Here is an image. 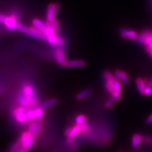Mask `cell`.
Segmentation results:
<instances>
[{"instance_id":"obj_15","label":"cell","mask_w":152,"mask_h":152,"mask_svg":"<svg viewBox=\"0 0 152 152\" xmlns=\"http://www.w3.org/2000/svg\"><path fill=\"white\" fill-rule=\"evenodd\" d=\"M92 93V91L91 89H86V90H84L82 92L79 93L77 96V99L78 100H81L84 99V98H87Z\"/></svg>"},{"instance_id":"obj_10","label":"cell","mask_w":152,"mask_h":152,"mask_svg":"<svg viewBox=\"0 0 152 152\" xmlns=\"http://www.w3.org/2000/svg\"><path fill=\"white\" fill-rule=\"evenodd\" d=\"M120 36L124 39H136L138 38V35L135 31L122 28L120 30Z\"/></svg>"},{"instance_id":"obj_19","label":"cell","mask_w":152,"mask_h":152,"mask_svg":"<svg viewBox=\"0 0 152 152\" xmlns=\"http://www.w3.org/2000/svg\"><path fill=\"white\" fill-rule=\"evenodd\" d=\"M142 141L143 144L146 146H151L152 145V136L149 135H146L143 136Z\"/></svg>"},{"instance_id":"obj_25","label":"cell","mask_w":152,"mask_h":152,"mask_svg":"<svg viewBox=\"0 0 152 152\" xmlns=\"http://www.w3.org/2000/svg\"><path fill=\"white\" fill-rule=\"evenodd\" d=\"M113 84V86L114 89H115L116 91H121L122 90V86H121V84L120 83L119 80H117V79H115L114 81L112 82Z\"/></svg>"},{"instance_id":"obj_13","label":"cell","mask_w":152,"mask_h":152,"mask_svg":"<svg viewBox=\"0 0 152 152\" xmlns=\"http://www.w3.org/2000/svg\"><path fill=\"white\" fill-rule=\"evenodd\" d=\"M143 136L140 133H136L132 136V146L134 149H137L140 147L142 142Z\"/></svg>"},{"instance_id":"obj_14","label":"cell","mask_w":152,"mask_h":152,"mask_svg":"<svg viewBox=\"0 0 152 152\" xmlns=\"http://www.w3.org/2000/svg\"><path fill=\"white\" fill-rule=\"evenodd\" d=\"M33 25L35 26V28H37L39 30H41L42 31V33H44V30H46L47 28V24L46 22H44L41 20H40L39 19H34L32 21Z\"/></svg>"},{"instance_id":"obj_20","label":"cell","mask_w":152,"mask_h":152,"mask_svg":"<svg viewBox=\"0 0 152 152\" xmlns=\"http://www.w3.org/2000/svg\"><path fill=\"white\" fill-rule=\"evenodd\" d=\"M87 118L84 115H79L75 118V123L76 124H83L86 123Z\"/></svg>"},{"instance_id":"obj_3","label":"cell","mask_w":152,"mask_h":152,"mask_svg":"<svg viewBox=\"0 0 152 152\" xmlns=\"http://www.w3.org/2000/svg\"><path fill=\"white\" fill-rule=\"evenodd\" d=\"M53 56L57 64L62 67H66L67 56L66 51L64 46H56L52 51Z\"/></svg>"},{"instance_id":"obj_11","label":"cell","mask_w":152,"mask_h":152,"mask_svg":"<svg viewBox=\"0 0 152 152\" xmlns=\"http://www.w3.org/2000/svg\"><path fill=\"white\" fill-rule=\"evenodd\" d=\"M136 86L140 93L142 95H145V90L146 87L148 86V81L146 79H142L141 77L138 78L136 80Z\"/></svg>"},{"instance_id":"obj_22","label":"cell","mask_w":152,"mask_h":152,"mask_svg":"<svg viewBox=\"0 0 152 152\" xmlns=\"http://www.w3.org/2000/svg\"><path fill=\"white\" fill-rule=\"evenodd\" d=\"M66 41L64 38H62L61 35L57 34L56 38V46H65Z\"/></svg>"},{"instance_id":"obj_28","label":"cell","mask_w":152,"mask_h":152,"mask_svg":"<svg viewBox=\"0 0 152 152\" xmlns=\"http://www.w3.org/2000/svg\"><path fill=\"white\" fill-rule=\"evenodd\" d=\"M121 80L125 84H127L129 83L128 75L126 72H123V71H122L121 72Z\"/></svg>"},{"instance_id":"obj_18","label":"cell","mask_w":152,"mask_h":152,"mask_svg":"<svg viewBox=\"0 0 152 152\" xmlns=\"http://www.w3.org/2000/svg\"><path fill=\"white\" fill-rule=\"evenodd\" d=\"M43 109L42 108H38L34 110V116H35V119H37L38 120H41V119L43 117Z\"/></svg>"},{"instance_id":"obj_23","label":"cell","mask_w":152,"mask_h":152,"mask_svg":"<svg viewBox=\"0 0 152 152\" xmlns=\"http://www.w3.org/2000/svg\"><path fill=\"white\" fill-rule=\"evenodd\" d=\"M116 101H117V100H116L114 97L112 96L106 102V104H105V107L106 109H109L111 108V106L114 105Z\"/></svg>"},{"instance_id":"obj_8","label":"cell","mask_w":152,"mask_h":152,"mask_svg":"<svg viewBox=\"0 0 152 152\" xmlns=\"http://www.w3.org/2000/svg\"><path fill=\"white\" fill-rule=\"evenodd\" d=\"M13 115L15 117L16 121L20 124L25 123L28 121L26 115V110L24 106H19L16 108L13 111Z\"/></svg>"},{"instance_id":"obj_17","label":"cell","mask_w":152,"mask_h":152,"mask_svg":"<svg viewBox=\"0 0 152 152\" xmlns=\"http://www.w3.org/2000/svg\"><path fill=\"white\" fill-rule=\"evenodd\" d=\"M17 100L21 106H24V107H25V108L26 107H28L29 106H30L28 101L27 100L25 97L24 95H20L18 96Z\"/></svg>"},{"instance_id":"obj_21","label":"cell","mask_w":152,"mask_h":152,"mask_svg":"<svg viewBox=\"0 0 152 152\" xmlns=\"http://www.w3.org/2000/svg\"><path fill=\"white\" fill-rule=\"evenodd\" d=\"M26 115H27V118H28V122H33L35 119L34 110L29 109V110L26 111Z\"/></svg>"},{"instance_id":"obj_29","label":"cell","mask_w":152,"mask_h":152,"mask_svg":"<svg viewBox=\"0 0 152 152\" xmlns=\"http://www.w3.org/2000/svg\"><path fill=\"white\" fill-rule=\"evenodd\" d=\"M152 95V88L147 86L145 88V95L144 96H150Z\"/></svg>"},{"instance_id":"obj_31","label":"cell","mask_w":152,"mask_h":152,"mask_svg":"<svg viewBox=\"0 0 152 152\" xmlns=\"http://www.w3.org/2000/svg\"><path fill=\"white\" fill-rule=\"evenodd\" d=\"M6 18L7 17L5 15H4L1 13H0V24H4V21L6 20Z\"/></svg>"},{"instance_id":"obj_9","label":"cell","mask_w":152,"mask_h":152,"mask_svg":"<svg viewBox=\"0 0 152 152\" xmlns=\"http://www.w3.org/2000/svg\"><path fill=\"white\" fill-rule=\"evenodd\" d=\"M19 24L18 21V17L16 14H12L9 17H7L4 21V25L9 31H14L17 30L18 24Z\"/></svg>"},{"instance_id":"obj_33","label":"cell","mask_w":152,"mask_h":152,"mask_svg":"<svg viewBox=\"0 0 152 152\" xmlns=\"http://www.w3.org/2000/svg\"><path fill=\"white\" fill-rule=\"evenodd\" d=\"M148 86L152 88V76L148 80Z\"/></svg>"},{"instance_id":"obj_16","label":"cell","mask_w":152,"mask_h":152,"mask_svg":"<svg viewBox=\"0 0 152 152\" xmlns=\"http://www.w3.org/2000/svg\"><path fill=\"white\" fill-rule=\"evenodd\" d=\"M56 103H57V100L55 99V98H52V99L49 100L44 102V104H43L42 108L43 109H48V108H49V107L52 106L53 105H55Z\"/></svg>"},{"instance_id":"obj_24","label":"cell","mask_w":152,"mask_h":152,"mask_svg":"<svg viewBox=\"0 0 152 152\" xmlns=\"http://www.w3.org/2000/svg\"><path fill=\"white\" fill-rule=\"evenodd\" d=\"M50 23L51 24L52 27L53 28V29H55V30L56 31V33H57V34H59V30H60L59 22L56 19H55L54 21H53L52 22H50Z\"/></svg>"},{"instance_id":"obj_26","label":"cell","mask_w":152,"mask_h":152,"mask_svg":"<svg viewBox=\"0 0 152 152\" xmlns=\"http://www.w3.org/2000/svg\"><path fill=\"white\" fill-rule=\"evenodd\" d=\"M41 120H38L35 122V136H38L40 132H41Z\"/></svg>"},{"instance_id":"obj_4","label":"cell","mask_w":152,"mask_h":152,"mask_svg":"<svg viewBox=\"0 0 152 152\" xmlns=\"http://www.w3.org/2000/svg\"><path fill=\"white\" fill-rule=\"evenodd\" d=\"M17 30H19V32L25 34L27 35H29L30 37L33 38L35 39H41L43 40L44 41H48L47 37L46 36V35L43 33H36L34 32L32 30L30 29V28L28 27H26L25 25L22 24H19L17 25Z\"/></svg>"},{"instance_id":"obj_30","label":"cell","mask_w":152,"mask_h":152,"mask_svg":"<svg viewBox=\"0 0 152 152\" xmlns=\"http://www.w3.org/2000/svg\"><path fill=\"white\" fill-rule=\"evenodd\" d=\"M121 72H122V71H120V70L116 71L115 74V78L116 79L118 80H121Z\"/></svg>"},{"instance_id":"obj_12","label":"cell","mask_w":152,"mask_h":152,"mask_svg":"<svg viewBox=\"0 0 152 152\" xmlns=\"http://www.w3.org/2000/svg\"><path fill=\"white\" fill-rule=\"evenodd\" d=\"M86 65V62L81 60H74L67 61L66 67L70 68H81Z\"/></svg>"},{"instance_id":"obj_1","label":"cell","mask_w":152,"mask_h":152,"mask_svg":"<svg viewBox=\"0 0 152 152\" xmlns=\"http://www.w3.org/2000/svg\"><path fill=\"white\" fill-rule=\"evenodd\" d=\"M22 92H23V95L28 101L29 105L32 106L33 108L34 107L38 108L39 104L35 97V89L33 85L29 83H25L22 86Z\"/></svg>"},{"instance_id":"obj_7","label":"cell","mask_w":152,"mask_h":152,"mask_svg":"<svg viewBox=\"0 0 152 152\" xmlns=\"http://www.w3.org/2000/svg\"><path fill=\"white\" fill-rule=\"evenodd\" d=\"M60 8V4L57 3H51L48 4L46 12L47 22H52L56 19V16Z\"/></svg>"},{"instance_id":"obj_32","label":"cell","mask_w":152,"mask_h":152,"mask_svg":"<svg viewBox=\"0 0 152 152\" xmlns=\"http://www.w3.org/2000/svg\"><path fill=\"white\" fill-rule=\"evenodd\" d=\"M146 124L147 125H150L152 124V114L148 116V117L146 119Z\"/></svg>"},{"instance_id":"obj_5","label":"cell","mask_w":152,"mask_h":152,"mask_svg":"<svg viewBox=\"0 0 152 152\" xmlns=\"http://www.w3.org/2000/svg\"><path fill=\"white\" fill-rule=\"evenodd\" d=\"M19 140L22 148L28 150L32 148L35 143V136L29 131L24 132L22 134Z\"/></svg>"},{"instance_id":"obj_27","label":"cell","mask_w":152,"mask_h":152,"mask_svg":"<svg viewBox=\"0 0 152 152\" xmlns=\"http://www.w3.org/2000/svg\"><path fill=\"white\" fill-rule=\"evenodd\" d=\"M28 131L35 136V122H30V124L29 125V127Z\"/></svg>"},{"instance_id":"obj_34","label":"cell","mask_w":152,"mask_h":152,"mask_svg":"<svg viewBox=\"0 0 152 152\" xmlns=\"http://www.w3.org/2000/svg\"><path fill=\"white\" fill-rule=\"evenodd\" d=\"M18 152H28V150H26V149H25V148H22Z\"/></svg>"},{"instance_id":"obj_6","label":"cell","mask_w":152,"mask_h":152,"mask_svg":"<svg viewBox=\"0 0 152 152\" xmlns=\"http://www.w3.org/2000/svg\"><path fill=\"white\" fill-rule=\"evenodd\" d=\"M80 133H83L82 124H76L72 127H69L65 131V135L67 138L69 143L72 144L76 137H77Z\"/></svg>"},{"instance_id":"obj_2","label":"cell","mask_w":152,"mask_h":152,"mask_svg":"<svg viewBox=\"0 0 152 152\" xmlns=\"http://www.w3.org/2000/svg\"><path fill=\"white\" fill-rule=\"evenodd\" d=\"M137 41L143 44L146 48V51L149 53L150 56L152 58V32L145 31L138 35Z\"/></svg>"}]
</instances>
